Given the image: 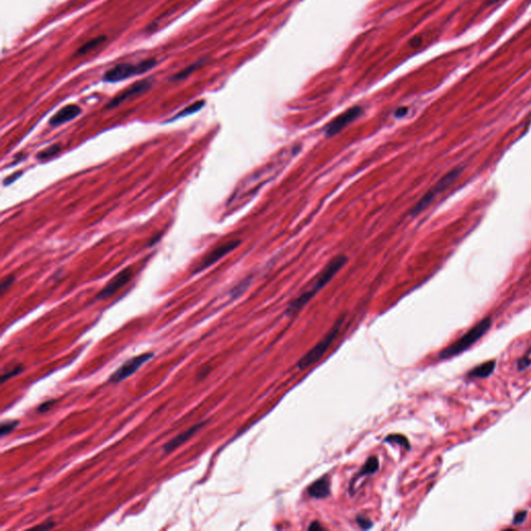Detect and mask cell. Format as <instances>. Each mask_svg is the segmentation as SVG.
I'll list each match as a JSON object with an SVG mask.
<instances>
[{"label": "cell", "mask_w": 531, "mask_h": 531, "mask_svg": "<svg viewBox=\"0 0 531 531\" xmlns=\"http://www.w3.org/2000/svg\"><path fill=\"white\" fill-rule=\"evenodd\" d=\"M356 522L362 529H368V528H370L372 526L371 521L369 519L365 518V517H362V516L361 517L360 516L357 517L356 518Z\"/></svg>", "instance_id": "d4e9b609"}, {"label": "cell", "mask_w": 531, "mask_h": 531, "mask_svg": "<svg viewBox=\"0 0 531 531\" xmlns=\"http://www.w3.org/2000/svg\"><path fill=\"white\" fill-rule=\"evenodd\" d=\"M204 425H205V422H200L198 424H194L193 426L189 427L188 429H186L185 431L181 432V434H179L176 437L172 438L166 444H164L163 450L165 452L173 451L174 449H176L179 446H181L183 443H185L187 440H189L195 434V432L198 431L199 429H201Z\"/></svg>", "instance_id": "7c38bea8"}, {"label": "cell", "mask_w": 531, "mask_h": 531, "mask_svg": "<svg viewBox=\"0 0 531 531\" xmlns=\"http://www.w3.org/2000/svg\"><path fill=\"white\" fill-rule=\"evenodd\" d=\"M22 369H23V367H22L21 365H18V366L15 367L13 370L4 373V376H3V382H6L8 379H11L12 377L18 375L19 372H21V371H22Z\"/></svg>", "instance_id": "603a6c76"}, {"label": "cell", "mask_w": 531, "mask_h": 531, "mask_svg": "<svg viewBox=\"0 0 531 531\" xmlns=\"http://www.w3.org/2000/svg\"><path fill=\"white\" fill-rule=\"evenodd\" d=\"M362 113V109L359 106L352 107L348 110H346L344 113L340 114L337 117H335L333 121H331L326 129L325 133L327 137H332L335 134H339L343 129H345L348 125H350L352 122L355 121L357 117Z\"/></svg>", "instance_id": "ba28073f"}, {"label": "cell", "mask_w": 531, "mask_h": 531, "mask_svg": "<svg viewBox=\"0 0 531 531\" xmlns=\"http://www.w3.org/2000/svg\"><path fill=\"white\" fill-rule=\"evenodd\" d=\"M154 356L153 353H144L141 355L136 356L134 358L129 359L125 363L122 364V366L116 369L111 377L109 378L110 383H120L129 377H131L134 372L138 370L146 362H148L150 359H152Z\"/></svg>", "instance_id": "8992f818"}, {"label": "cell", "mask_w": 531, "mask_h": 531, "mask_svg": "<svg viewBox=\"0 0 531 531\" xmlns=\"http://www.w3.org/2000/svg\"><path fill=\"white\" fill-rule=\"evenodd\" d=\"M133 274L134 272L132 270V267H127L123 269L120 273L115 275L99 294L96 295L95 299L104 300L111 297L112 295H114L116 292H119L123 286L130 282V280L133 277Z\"/></svg>", "instance_id": "52a82bcc"}, {"label": "cell", "mask_w": 531, "mask_h": 531, "mask_svg": "<svg viewBox=\"0 0 531 531\" xmlns=\"http://www.w3.org/2000/svg\"><path fill=\"white\" fill-rule=\"evenodd\" d=\"M202 63H203V62H198V63L193 64L192 66H189L188 68L182 70L181 72H179L178 74H175V75L172 77V80H182V79H185L186 77H188L189 75H191L196 69H198L199 66L202 65Z\"/></svg>", "instance_id": "d6986e66"}, {"label": "cell", "mask_w": 531, "mask_h": 531, "mask_svg": "<svg viewBox=\"0 0 531 531\" xmlns=\"http://www.w3.org/2000/svg\"><path fill=\"white\" fill-rule=\"evenodd\" d=\"M527 519V511L526 510H522V511H519V513L514 517L513 519V523L514 525H520L522 523H524Z\"/></svg>", "instance_id": "7402d4cb"}, {"label": "cell", "mask_w": 531, "mask_h": 531, "mask_svg": "<svg viewBox=\"0 0 531 531\" xmlns=\"http://www.w3.org/2000/svg\"><path fill=\"white\" fill-rule=\"evenodd\" d=\"M320 529H323V528L321 524H319L318 522H313L308 526V530H320Z\"/></svg>", "instance_id": "f1b7e54d"}, {"label": "cell", "mask_w": 531, "mask_h": 531, "mask_svg": "<svg viewBox=\"0 0 531 531\" xmlns=\"http://www.w3.org/2000/svg\"><path fill=\"white\" fill-rule=\"evenodd\" d=\"M53 526H54V523L51 522L50 524H48V523H47V524H42V525H40V526H36L35 528H40V529H49V528H52Z\"/></svg>", "instance_id": "f546056e"}, {"label": "cell", "mask_w": 531, "mask_h": 531, "mask_svg": "<svg viewBox=\"0 0 531 531\" xmlns=\"http://www.w3.org/2000/svg\"><path fill=\"white\" fill-rule=\"evenodd\" d=\"M204 106H205V101H196V102H194L193 104H191L190 106L186 107V108H185L184 110H182L180 113L176 114V115L173 117L172 120H178V119H181V117H185V116H187V115H190V114H192V113L198 112V111H200ZM172 120H171V121H172Z\"/></svg>", "instance_id": "ac0fdd59"}, {"label": "cell", "mask_w": 531, "mask_h": 531, "mask_svg": "<svg viewBox=\"0 0 531 531\" xmlns=\"http://www.w3.org/2000/svg\"><path fill=\"white\" fill-rule=\"evenodd\" d=\"M105 41H106V35H99V36H95V37L91 38V40L88 41L87 43H85L83 46H81L79 49H78L76 55H84V54H87L88 52L94 50L95 48H98L100 45H102Z\"/></svg>", "instance_id": "9a60e30c"}, {"label": "cell", "mask_w": 531, "mask_h": 531, "mask_svg": "<svg viewBox=\"0 0 531 531\" xmlns=\"http://www.w3.org/2000/svg\"><path fill=\"white\" fill-rule=\"evenodd\" d=\"M240 244V241L238 240H232V241H228L218 247H216L214 250H212L208 255H206V257L202 260V262L200 263L199 267L196 268L194 270V273H200L204 270H206L207 268L211 267L212 265H214L215 263H217L219 260H221L223 257H225L226 254H228L230 251L234 250L235 248H237Z\"/></svg>", "instance_id": "9c48e42d"}, {"label": "cell", "mask_w": 531, "mask_h": 531, "mask_svg": "<svg viewBox=\"0 0 531 531\" xmlns=\"http://www.w3.org/2000/svg\"><path fill=\"white\" fill-rule=\"evenodd\" d=\"M408 112V108L407 107H400L397 111H396V116L397 117H403L407 114Z\"/></svg>", "instance_id": "83f0119b"}, {"label": "cell", "mask_w": 531, "mask_h": 531, "mask_svg": "<svg viewBox=\"0 0 531 531\" xmlns=\"http://www.w3.org/2000/svg\"><path fill=\"white\" fill-rule=\"evenodd\" d=\"M385 442L396 443V444H399L401 446L406 447L407 449H409V447H410V444H409L407 438L402 436V435H390L387 438H385Z\"/></svg>", "instance_id": "ffe728a7"}, {"label": "cell", "mask_w": 531, "mask_h": 531, "mask_svg": "<svg viewBox=\"0 0 531 531\" xmlns=\"http://www.w3.org/2000/svg\"><path fill=\"white\" fill-rule=\"evenodd\" d=\"M19 424L18 420L13 421H5L2 423V427H0V435L2 437H5L6 435H9L11 431L14 430V428Z\"/></svg>", "instance_id": "44dd1931"}, {"label": "cell", "mask_w": 531, "mask_h": 531, "mask_svg": "<svg viewBox=\"0 0 531 531\" xmlns=\"http://www.w3.org/2000/svg\"><path fill=\"white\" fill-rule=\"evenodd\" d=\"M496 366V362L494 360L485 362L475 368L469 371L468 377L469 378H488L492 375V372L494 371Z\"/></svg>", "instance_id": "5bb4252c"}, {"label": "cell", "mask_w": 531, "mask_h": 531, "mask_svg": "<svg viewBox=\"0 0 531 531\" xmlns=\"http://www.w3.org/2000/svg\"><path fill=\"white\" fill-rule=\"evenodd\" d=\"M463 166H457L454 169H451L449 172H447L444 176L437 182L435 186H432L423 196L422 199L414 206L411 210V215L416 216L422 213L432 202L437 198L439 194L447 190L452 184H454L459 176L463 172Z\"/></svg>", "instance_id": "3957f363"}, {"label": "cell", "mask_w": 531, "mask_h": 531, "mask_svg": "<svg viewBox=\"0 0 531 531\" xmlns=\"http://www.w3.org/2000/svg\"><path fill=\"white\" fill-rule=\"evenodd\" d=\"M343 321H344V319H341L337 323H335V325H334L333 328L328 332L327 335L321 342H319L316 346H314L306 354V355H304L299 360V362L297 363V366L300 369H304V368L312 365L313 363H316L317 361H319L323 357V355L326 353V351L328 350V348L330 347V345L332 344L334 339H335L336 335L339 334V331L341 329Z\"/></svg>", "instance_id": "5b68a950"}, {"label": "cell", "mask_w": 531, "mask_h": 531, "mask_svg": "<svg viewBox=\"0 0 531 531\" xmlns=\"http://www.w3.org/2000/svg\"><path fill=\"white\" fill-rule=\"evenodd\" d=\"M54 403H55V401H51V402L49 401V402H46L45 404H43V405L40 406V408H38V412H46V411H48Z\"/></svg>", "instance_id": "4316f807"}, {"label": "cell", "mask_w": 531, "mask_h": 531, "mask_svg": "<svg viewBox=\"0 0 531 531\" xmlns=\"http://www.w3.org/2000/svg\"><path fill=\"white\" fill-rule=\"evenodd\" d=\"M23 174V171H17V172H14L12 175L8 176V178H6V180L4 181V185L5 186H8V185H11L13 184L16 180H18L19 176H21Z\"/></svg>", "instance_id": "484cf974"}, {"label": "cell", "mask_w": 531, "mask_h": 531, "mask_svg": "<svg viewBox=\"0 0 531 531\" xmlns=\"http://www.w3.org/2000/svg\"><path fill=\"white\" fill-rule=\"evenodd\" d=\"M379 469V460L376 457H370L365 464L363 465L362 469L359 472L358 477H363L368 474H373L375 472Z\"/></svg>", "instance_id": "2e32d148"}, {"label": "cell", "mask_w": 531, "mask_h": 531, "mask_svg": "<svg viewBox=\"0 0 531 531\" xmlns=\"http://www.w3.org/2000/svg\"><path fill=\"white\" fill-rule=\"evenodd\" d=\"M157 65V61L154 58L142 61L138 64H119L108 70L104 75V81L106 82H119L133 76L141 75L152 70Z\"/></svg>", "instance_id": "277c9868"}, {"label": "cell", "mask_w": 531, "mask_h": 531, "mask_svg": "<svg viewBox=\"0 0 531 531\" xmlns=\"http://www.w3.org/2000/svg\"><path fill=\"white\" fill-rule=\"evenodd\" d=\"M308 495L316 499H323L330 495V481L326 477H322L314 481L307 490Z\"/></svg>", "instance_id": "4fadbf2b"}, {"label": "cell", "mask_w": 531, "mask_h": 531, "mask_svg": "<svg viewBox=\"0 0 531 531\" xmlns=\"http://www.w3.org/2000/svg\"><path fill=\"white\" fill-rule=\"evenodd\" d=\"M347 260L348 259L345 255H339V257L332 259L329 264H327V266L318 274V276L312 280L310 286L303 294H301L296 300H294L289 304L286 310L288 316H293V314L300 311L328 282L331 281L334 275L345 266Z\"/></svg>", "instance_id": "6da1fadb"}, {"label": "cell", "mask_w": 531, "mask_h": 531, "mask_svg": "<svg viewBox=\"0 0 531 531\" xmlns=\"http://www.w3.org/2000/svg\"><path fill=\"white\" fill-rule=\"evenodd\" d=\"M152 84H153V81L151 79H143L141 81L135 82L133 85L128 87L126 90H124L123 92H121L120 94H117L115 98H113V99L105 106V108L106 109L115 108L116 106H119L121 103H123L125 100L129 99V98L149 90L152 87Z\"/></svg>", "instance_id": "30bf717a"}, {"label": "cell", "mask_w": 531, "mask_h": 531, "mask_svg": "<svg viewBox=\"0 0 531 531\" xmlns=\"http://www.w3.org/2000/svg\"><path fill=\"white\" fill-rule=\"evenodd\" d=\"M81 112H82V110L78 105H75V104L67 105V106L63 107L61 110H58L51 117V119L49 120V125H51L52 127L63 125L65 123H67V122H70V121L76 119L77 116H79L81 114Z\"/></svg>", "instance_id": "8fae6325"}, {"label": "cell", "mask_w": 531, "mask_h": 531, "mask_svg": "<svg viewBox=\"0 0 531 531\" xmlns=\"http://www.w3.org/2000/svg\"><path fill=\"white\" fill-rule=\"evenodd\" d=\"M61 151H62V144H60V143L50 146V147L46 148L45 150L38 152L36 154V159L40 160V161H46V160L52 158V157H54L55 155H57Z\"/></svg>", "instance_id": "e0dca14e"}, {"label": "cell", "mask_w": 531, "mask_h": 531, "mask_svg": "<svg viewBox=\"0 0 531 531\" xmlns=\"http://www.w3.org/2000/svg\"><path fill=\"white\" fill-rule=\"evenodd\" d=\"M15 281V276L14 275H11V276H8L6 278H4L3 282H2V285H0V289H2V294L4 295L5 292L8 289V287L10 285H12V283Z\"/></svg>", "instance_id": "cb8c5ba5"}, {"label": "cell", "mask_w": 531, "mask_h": 531, "mask_svg": "<svg viewBox=\"0 0 531 531\" xmlns=\"http://www.w3.org/2000/svg\"><path fill=\"white\" fill-rule=\"evenodd\" d=\"M491 326H492V319L489 317L485 318L484 320L478 322L473 328H471L460 340H458L456 343H454L451 346L444 349L439 354V358L448 359V358L455 357L459 355V354L465 352L471 346H473L478 340H480L487 333V331L491 328Z\"/></svg>", "instance_id": "7a4b0ae2"}]
</instances>
